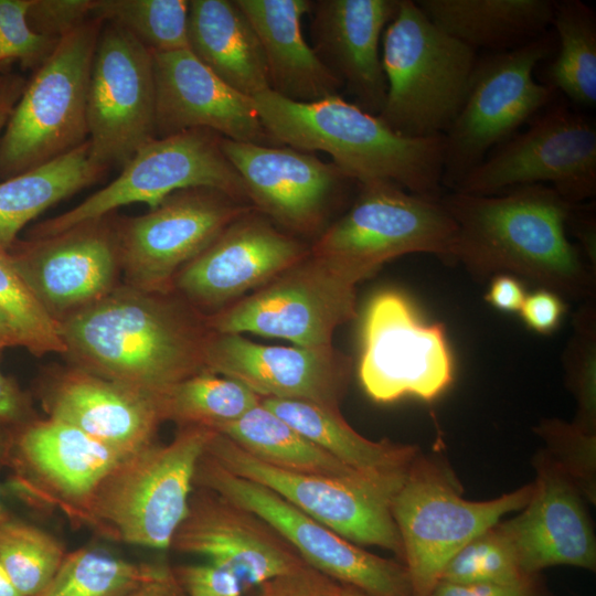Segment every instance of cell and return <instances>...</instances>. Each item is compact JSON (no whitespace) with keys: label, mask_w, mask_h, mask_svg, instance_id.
<instances>
[{"label":"cell","mask_w":596,"mask_h":596,"mask_svg":"<svg viewBox=\"0 0 596 596\" xmlns=\"http://www.w3.org/2000/svg\"><path fill=\"white\" fill-rule=\"evenodd\" d=\"M536 477L529 502L520 513L501 521L523 571L568 565L594 571L596 540L585 499L542 449L534 457Z\"/></svg>","instance_id":"d4e9b609"},{"label":"cell","mask_w":596,"mask_h":596,"mask_svg":"<svg viewBox=\"0 0 596 596\" xmlns=\"http://www.w3.org/2000/svg\"><path fill=\"white\" fill-rule=\"evenodd\" d=\"M152 67L156 138L210 129L233 141L277 146L253 97L223 82L190 50L152 53Z\"/></svg>","instance_id":"603a6c76"},{"label":"cell","mask_w":596,"mask_h":596,"mask_svg":"<svg viewBox=\"0 0 596 596\" xmlns=\"http://www.w3.org/2000/svg\"><path fill=\"white\" fill-rule=\"evenodd\" d=\"M222 139L210 129L153 138L121 167L115 180L72 210L41 223L34 237L56 236L131 203H146L152 210L170 194L190 188L215 189L252 205L240 174L222 149Z\"/></svg>","instance_id":"30bf717a"},{"label":"cell","mask_w":596,"mask_h":596,"mask_svg":"<svg viewBox=\"0 0 596 596\" xmlns=\"http://www.w3.org/2000/svg\"><path fill=\"white\" fill-rule=\"evenodd\" d=\"M166 564L135 563L96 546L67 552L39 596H128Z\"/></svg>","instance_id":"d590c367"},{"label":"cell","mask_w":596,"mask_h":596,"mask_svg":"<svg viewBox=\"0 0 596 596\" xmlns=\"http://www.w3.org/2000/svg\"><path fill=\"white\" fill-rule=\"evenodd\" d=\"M172 570L184 596H244L251 592L236 575L207 562Z\"/></svg>","instance_id":"f6af8a7d"},{"label":"cell","mask_w":596,"mask_h":596,"mask_svg":"<svg viewBox=\"0 0 596 596\" xmlns=\"http://www.w3.org/2000/svg\"><path fill=\"white\" fill-rule=\"evenodd\" d=\"M244 596H343L342 585L308 564L275 576Z\"/></svg>","instance_id":"bcb514c9"},{"label":"cell","mask_w":596,"mask_h":596,"mask_svg":"<svg viewBox=\"0 0 596 596\" xmlns=\"http://www.w3.org/2000/svg\"><path fill=\"white\" fill-rule=\"evenodd\" d=\"M152 53L109 22L100 31L87 92L89 158L99 168L123 167L155 135Z\"/></svg>","instance_id":"ac0fdd59"},{"label":"cell","mask_w":596,"mask_h":596,"mask_svg":"<svg viewBox=\"0 0 596 596\" xmlns=\"http://www.w3.org/2000/svg\"><path fill=\"white\" fill-rule=\"evenodd\" d=\"M214 433L180 427L171 441H153L121 458L97 487L83 526L111 541L170 549L189 510L196 465Z\"/></svg>","instance_id":"277c9868"},{"label":"cell","mask_w":596,"mask_h":596,"mask_svg":"<svg viewBox=\"0 0 596 596\" xmlns=\"http://www.w3.org/2000/svg\"><path fill=\"white\" fill-rule=\"evenodd\" d=\"M0 596H22L0 563Z\"/></svg>","instance_id":"6f0895ef"},{"label":"cell","mask_w":596,"mask_h":596,"mask_svg":"<svg viewBox=\"0 0 596 596\" xmlns=\"http://www.w3.org/2000/svg\"><path fill=\"white\" fill-rule=\"evenodd\" d=\"M430 596H547L538 576L526 583L501 585L490 583L458 584L439 581Z\"/></svg>","instance_id":"c3c4849f"},{"label":"cell","mask_w":596,"mask_h":596,"mask_svg":"<svg viewBox=\"0 0 596 596\" xmlns=\"http://www.w3.org/2000/svg\"><path fill=\"white\" fill-rule=\"evenodd\" d=\"M0 311L14 329L20 345L36 355L65 353L58 322L36 299L8 253L0 254Z\"/></svg>","instance_id":"ab89813d"},{"label":"cell","mask_w":596,"mask_h":596,"mask_svg":"<svg viewBox=\"0 0 596 596\" xmlns=\"http://www.w3.org/2000/svg\"><path fill=\"white\" fill-rule=\"evenodd\" d=\"M66 553L55 535L35 524L12 515L0 521V563L22 596H39Z\"/></svg>","instance_id":"8d00e7d4"},{"label":"cell","mask_w":596,"mask_h":596,"mask_svg":"<svg viewBox=\"0 0 596 596\" xmlns=\"http://www.w3.org/2000/svg\"><path fill=\"white\" fill-rule=\"evenodd\" d=\"M536 576L523 571L514 544L499 521L462 546L447 563L439 581L515 585Z\"/></svg>","instance_id":"f35d334b"},{"label":"cell","mask_w":596,"mask_h":596,"mask_svg":"<svg viewBox=\"0 0 596 596\" xmlns=\"http://www.w3.org/2000/svg\"><path fill=\"white\" fill-rule=\"evenodd\" d=\"M162 422L215 429L241 418L262 397L230 377L202 372L157 393Z\"/></svg>","instance_id":"e575fe53"},{"label":"cell","mask_w":596,"mask_h":596,"mask_svg":"<svg viewBox=\"0 0 596 596\" xmlns=\"http://www.w3.org/2000/svg\"><path fill=\"white\" fill-rule=\"evenodd\" d=\"M205 454L230 472L274 491L345 540L382 547L403 561L391 502L405 476L345 479L292 472L256 459L217 432Z\"/></svg>","instance_id":"8fae6325"},{"label":"cell","mask_w":596,"mask_h":596,"mask_svg":"<svg viewBox=\"0 0 596 596\" xmlns=\"http://www.w3.org/2000/svg\"><path fill=\"white\" fill-rule=\"evenodd\" d=\"M356 284L330 262L309 253L204 321L213 332H249L302 348H330L336 329L356 316Z\"/></svg>","instance_id":"7c38bea8"},{"label":"cell","mask_w":596,"mask_h":596,"mask_svg":"<svg viewBox=\"0 0 596 596\" xmlns=\"http://www.w3.org/2000/svg\"><path fill=\"white\" fill-rule=\"evenodd\" d=\"M32 0H0V62H43L58 40L34 32L28 22Z\"/></svg>","instance_id":"7bdbcfd3"},{"label":"cell","mask_w":596,"mask_h":596,"mask_svg":"<svg viewBox=\"0 0 596 596\" xmlns=\"http://www.w3.org/2000/svg\"><path fill=\"white\" fill-rule=\"evenodd\" d=\"M565 312L563 298L544 288L526 294L519 311L524 324L539 334L553 333L560 327Z\"/></svg>","instance_id":"7dc6e473"},{"label":"cell","mask_w":596,"mask_h":596,"mask_svg":"<svg viewBox=\"0 0 596 596\" xmlns=\"http://www.w3.org/2000/svg\"><path fill=\"white\" fill-rule=\"evenodd\" d=\"M570 227L578 240L582 253L592 265L596 267V222L592 209H585L582 204H574L568 219Z\"/></svg>","instance_id":"816d5d0a"},{"label":"cell","mask_w":596,"mask_h":596,"mask_svg":"<svg viewBox=\"0 0 596 596\" xmlns=\"http://www.w3.org/2000/svg\"><path fill=\"white\" fill-rule=\"evenodd\" d=\"M11 434L12 428L0 426V467L3 466ZM6 487L0 483V521L11 515L6 504Z\"/></svg>","instance_id":"11a10c76"},{"label":"cell","mask_w":596,"mask_h":596,"mask_svg":"<svg viewBox=\"0 0 596 596\" xmlns=\"http://www.w3.org/2000/svg\"><path fill=\"white\" fill-rule=\"evenodd\" d=\"M342 593H343V596H366L364 595L363 593L352 588V587H349V586H344L342 585Z\"/></svg>","instance_id":"680465c9"},{"label":"cell","mask_w":596,"mask_h":596,"mask_svg":"<svg viewBox=\"0 0 596 596\" xmlns=\"http://www.w3.org/2000/svg\"><path fill=\"white\" fill-rule=\"evenodd\" d=\"M426 17L467 46L494 53L521 46L552 24L551 0H419Z\"/></svg>","instance_id":"f546056e"},{"label":"cell","mask_w":596,"mask_h":596,"mask_svg":"<svg viewBox=\"0 0 596 596\" xmlns=\"http://www.w3.org/2000/svg\"><path fill=\"white\" fill-rule=\"evenodd\" d=\"M255 210L222 191L190 188L126 220L116 238L128 287L167 295L180 269L231 223Z\"/></svg>","instance_id":"e0dca14e"},{"label":"cell","mask_w":596,"mask_h":596,"mask_svg":"<svg viewBox=\"0 0 596 596\" xmlns=\"http://www.w3.org/2000/svg\"><path fill=\"white\" fill-rule=\"evenodd\" d=\"M100 220L8 252L18 273L57 322L114 290L117 243Z\"/></svg>","instance_id":"cb8c5ba5"},{"label":"cell","mask_w":596,"mask_h":596,"mask_svg":"<svg viewBox=\"0 0 596 596\" xmlns=\"http://www.w3.org/2000/svg\"><path fill=\"white\" fill-rule=\"evenodd\" d=\"M563 361L567 386L577 402L573 423L596 433V308L592 299L574 315Z\"/></svg>","instance_id":"60d3db41"},{"label":"cell","mask_w":596,"mask_h":596,"mask_svg":"<svg viewBox=\"0 0 596 596\" xmlns=\"http://www.w3.org/2000/svg\"><path fill=\"white\" fill-rule=\"evenodd\" d=\"M93 7L94 0H32L28 22L34 32L58 40L91 19Z\"/></svg>","instance_id":"ee69618b"},{"label":"cell","mask_w":596,"mask_h":596,"mask_svg":"<svg viewBox=\"0 0 596 596\" xmlns=\"http://www.w3.org/2000/svg\"><path fill=\"white\" fill-rule=\"evenodd\" d=\"M554 49L551 33L509 51L478 58L464 104L443 135L441 184L453 190L494 146L544 108L555 89L533 77Z\"/></svg>","instance_id":"9c48e42d"},{"label":"cell","mask_w":596,"mask_h":596,"mask_svg":"<svg viewBox=\"0 0 596 596\" xmlns=\"http://www.w3.org/2000/svg\"><path fill=\"white\" fill-rule=\"evenodd\" d=\"M125 455L66 423L36 418L12 429L7 489L33 509L83 526L93 496Z\"/></svg>","instance_id":"2e32d148"},{"label":"cell","mask_w":596,"mask_h":596,"mask_svg":"<svg viewBox=\"0 0 596 596\" xmlns=\"http://www.w3.org/2000/svg\"><path fill=\"white\" fill-rule=\"evenodd\" d=\"M398 0H319L310 13L313 51L361 109L380 115L386 97L384 30Z\"/></svg>","instance_id":"4316f807"},{"label":"cell","mask_w":596,"mask_h":596,"mask_svg":"<svg viewBox=\"0 0 596 596\" xmlns=\"http://www.w3.org/2000/svg\"><path fill=\"white\" fill-rule=\"evenodd\" d=\"M188 36L192 54L234 89H269L259 39L236 0L189 1Z\"/></svg>","instance_id":"f1b7e54d"},{"label":"cell","mask_w":596,"mask_h":596,"mask_svg":"<svg viewBox=\"0 0 596 596\" xmlns=\"http://www.w3.org/2000/svg\"><path fill=\"white\" fill-rule=\"evenodd\" d=\"M253 99L277 146L323 151L358 183L384 180L421 196L443 195V136L405 137L340 95L301 103L267 89Z\"/></svg>","instance_id":"3957f363"},{"label":"cell","mask_w":596,"mask_h":596,"mask_svg":"<svg viewBox=\"0 0 596 596\" xmlns=\"http://www.w3.org/2000/svg\"><path fill=\"white\" fill-rule=\"evenodd\" d=\"M103 171L91 160L87 140L0 183V254L9 252L29 221L92 184Z\"/></svg>","instance_id":"1f68e13d"},{"label":"cell","mask_w":596,"mask_h":596,"mask_svg":"<svg viewBox=\"0 0 596 596\" xmlns=\"http://www.w3.org/2000/svg\"><path fill=\"white\" fill-rule=\"evenodd\" d=\"M205 372L233 379L262 398L297 400L339 408L351 361L333 347L310 349L255 343L242 334L210 330Z\"/></svg>","instance_id":"ffe728a7"},{"label":"cell","mask_w":596,"mask_h":596,"mask_svg":"<svg viewBox=\"0 0 596 596\" xmlns=\"http://www.w3.org/2000/svg\"><path fill=\"white\" fill-rule=\"evenodd\" d=\"M103 21L58 39L15 104L0 140V169L19 174L88 139L87 92Z\"/></svg>","instance_id":"52a82bcc"},{"label":"cell","mask_w":596,"mask_h":596,"mask_svg":"<svg viewBox=\"0 0 596 596\" xmlns=\"http://www.w3.org/2000/svg\"><path fill=\"white\" fill-rule=\"evenodd\" d=\"M456 224L450 260L477 278L510 274L561 297L592 299L595 268L567 237L574 204L553 188L530 184L492 195L440 196Z\"/></svg>","instance_id":"6da1fadb"},{"label":"cell","mask_w":596,"mask_h":596,"mask_svg":"<svg viewBox=\"0 0 596 596\" xmlns=\"http://www.w3.org/2000/svg\"><path fill=\"white\" fill-rule=\"evenodd\" d=\"M533 482L487 501H469L448 464L417 454L391 502L413 596H430L450 558L470 540L529 502Z\"/></svg>","instance_id":"8992f818"},{"label":"cell","mask_w":596,"mask_h":596,"mask_svg":"<svg viewBox=\"0 0 596 596\" xmlns=\"http://www.w3.org/2000/svg\"><path fill=\"white\" fill-rule=\"evenodd\" d=\"M552 24L558 52L549 67V83L579 106L596 104V18L578 0L554 2Z\"/></svg>","instance_id":"836d02e7"},{"label":"cell","mask_w":596,"mask_h":596,"mask_svg":"<svg viewBox=\"0 0 596 596\" xmlns=\"http://www.w3.org/2000/svg\"><path fill=\"white\" fill-rule=\"evenodd\" d=\"M76 368L153 393L205 372L204 319L167 295L114 289L58 321Z\"/></svg>","instance_id":"7a4b0ae2"},{"label":"cell","mask_w":596,"mask_h":596,"mask_svg":"<svg viewBox=\"0 0 596 596\" xmlns=\"http://www.w3.org/2000/svg\"><path fill=\"white\" fill-rule=\"evenodd\" d=\"M49 418L72 425L127 456L155 440L162 418L157 393L74 368L39 389Z\"/></svg>","instance_id":"484cf974"},{"label":"cell","mask_w":596,"mask_h":596,"mask_svg":"<svg viewBox=\"0 0 596 596\" xmlns=\"http://www.w3.org/2000/svg\"><path fill=\"white\" fill-rule=\"evenodd\" d=\"M22 86L19 78H11L0 88V140L3 128L20 97Z\"/></svg>","instance_id":"db71d44e"},{"label":"cell","mask_w":596,"mask_h":596,"mask_svg":"<svg viewBox=\"0 0 596 596\" xmlns=\"http://www.w3.org/2000/svg\"><path fill=\"white\" fill-rule=\"evenodd\" d=\"M193 487L213 491L255 513L309 566L344 586L366 596H413L404 564L345 540L274 491L224 469L205 453L196 465Z\"/></svg>","instance_id":"4fadbf2b"},{"label":"cell","mask_w":596,"mask_h":596,"mask_svg":"<svg viewBox=\"0 0 596 596\" xmlns=\"http://www.w3.org/2000/svg\"><path fill=\"white\" fill-rule=\"evenodd\" d=\"M20 345L19 338L9 320L0 311V349Z\"/></svg>","instance_id":"9f6ffc18"},{"label":"cell","mask_w":596,"mask_h":596,"mask_svg":"<svg viewBox=\"0 0 596 596\" xmlns=\"http://www.w3.org/2000/svg\"><path fill=\"white\" fill-rule=\"evenodd\" d=\"M170 549L200 555L241 578L252 590L307 563L267 522L222 496L193 488L188 513Z\"/></svg>","instance_id":"44dd1931"},{"label":"cell","mask_w":596,"mask_h":596,"mask_svg":"<svg viewBox=\"0 0 596 596\" xmlns=\"http://www.w3.org/2000/svg\"><path fill=\"white\" fill-rule=\"evenodd\" d=\"M214 430L230 438L256 459L284 470L345 479L376 478L342 464L279 418L262 402L241 418Z\"/></svg>","instance_id":"d6a6232c"},{"label":"cell","mask_w":596,"mask_h":596,"mask_svg":"<svg viewBox=\"0 0 596 596\" xmlns=\"http://www.w3.org/2000/svg\"><path fill=\"white\" fill-rule=\"evenodd\" d=\"M92 17L123 26L151 53L189 50V1L94 0Z\"/></svg>","instance_id":"74e56055"},{"label":"cell","mask_w":596,"mask_h":596,"mask_svg":"<svg viewBox=\"0 0 596 596\" xmlns=\"http://www.w3.org/2000/svg\"><path fill=\"white\" fill-rule=\"evenodd\" d=\"M543 439V450L577 488L583 498L596 501V433L575 423L544 419L535 428Z\"/></svg>","instance_id":"b9f144b4"},{"label":"cell","mask_w":596,"mask_h":596,"mask_svg":"<svg viewBox=\"0 0 596 596\" xmlns=\"http://www.w3.org/2000/svg\"><path fill=\"white\" fill-rule=\"evenodd\" d=\"M386 97L379 117L412 138L443 136L458 115L478 62L476 51L398 0L382 36Z\"/></svg>","instance_id":"5b68a950"},{"label":"cell","mask_w":596,"mask_h":596,"mask_svg":"<svg viewBox=\"0 0 596 596\" xmlns=\"http://www.w3.org/2000/svg\"><path fill=\"white\" fill-rule=\"evenodd\" d=\"M359 193L327 226L310 254L330 262L358 284L393 258L428 253L450 260L456 224L439 199L421 196L396 183H358Z\"/></svg>","instance_id":"ba28073f"},{"label":"cell","mask_w":596,"mask_h":596,"mask_svg":"<svg viewBox=\"0 0 596 596\" xmlns=\"http://www.w3.org/2000/svg\"><path fill=\"white\" fill-rule=\"evenodd\" d=\"M445 326L428 323L402 291L385 289L368 302L361 326L358 374L377 403L412 396L432 402L454 380Z\"/></svg>","instance_id":"5bb4252c"},{"label":"cell","mask_w":596,"mask_h":596,"mask_svg":"<svg viewBox=\"0 0 596 596\" xmlns=\"http://www.w3.org/2000/svg\"><path fill=\"white\" fill-rule=\"evenodd\" d=\"M310 247L253 210L231 223L185 264L174 281L187 299L217 311L301 260Z\"/></svg>","instance_id":"d6986e66"},{"label":"cell","mask_w":596,"mask_h":596,"mask_svg":"<svg viewBox=\"0 0 596 596\" xmlns=\"http://www.w3.org/2000/svg\"><path fill=\"white\" fill-rule=\"evenodd\" d=\"M526 297L522 281L510 274H498L492 277L485 295L486 301L502 312H519Z\"/></svg>","instance_id":"f907efd6"},{"label":"cell","mask_w":596,"mask_h":596,"mask_svg":"<svg viewBox=\"0 0 596 596\" xmlns=\"http://www.w3.org/2000/svg\"><path fill=\"white\" fill-rule=\"evenodd\" d=\"M453 191L492 195L513 188L545 184L571 204L596 193V129L564 104L554 105L512 136Z\"/></svg>","instance_id":"9a60e30c"},{"label":"cell","mask_w":596,"mask_h":596,"mask_svg":"<svg viewBox=\"0 0 596 596\" xmlns=\"http://www.w3.org/2000/svg\"><path fill=\"white\" fill-rule=\"evenodd\" d=\"M36 418L29 395L0 369V426L14 429Z\"/></svg>","instance_id":"681fc988"},{"label":"cell","mask_w":596,"mask_h":596,"mask_svg":"<svg viewBox=\"0 0 596 596\" xmlns=\"http://www.w3.org/2000/svg\"><path fill=\"white\" fill-rule=\"evenodd\" d=\"M222 149L240 174L254 209L297 233L318 231L340 190L358 183L334 163L288 146L223 137Z\"/></svg>","instance_id":"7402d4cb"},{"label":"cell","mask_w":596,"mask_h":596,"mask_svg":"<svg viewBox=\"0 0 596 596\" xmlns=\"http://www.w3.org/2000/svg\"><path fill=\"white\" fill-rule=\"evenodd\" d=\"M262 404L339 461L365 476L402 477L419 453L413 445L365 438L345 422L339 408L281 398H262Z\"/></svg>","instance_id":"4dcf8cb0"},{"label":"cell","mask_w":596,"mask_h":596,"mask_svg":"<svg viewBox=\"0 0 596 596\" xmlns=\"http://www.w3.org/2000/svg\"><path fill=\"white\" fill-rule=\"evenodd\" d=\"M128 596H184L173 570L166 565L155 577L140 585Z\"/></svg>","instance_id":"f5cc1de1"},{"label":"cell","mask_w":596,"mask_h":596,"mask_svg":"<svg viewBox=\"0 0 596 596\" xmlns=\"http://www.w3.org/2000/svg\"><path fill=\"white\" fill-rule=\"evenodd\" d=\"M310 0H236L259 39L269 89L287 99L309 103L339 95L342 84L307 44L301 19Z\"/></svg>","instance_id":"83f0119b"}]
</instances>
